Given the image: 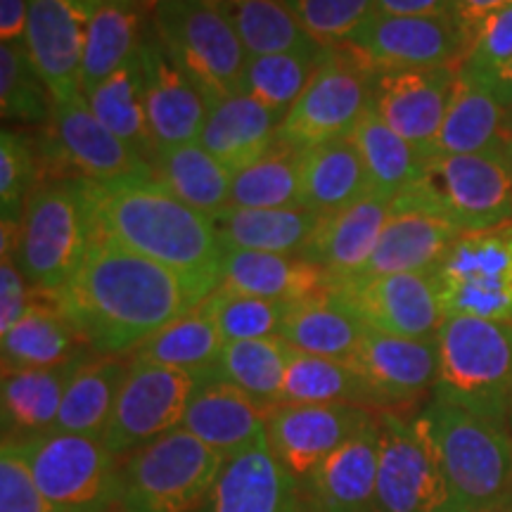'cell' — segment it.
Segmentation results:
<instances>
[{"instance_id":"obj_1","label":"cell","mask_w":512,"mask_h":512,"mask_svg":"<svg viewBox=\"0 0 512 512\" xmlns=\"http://www.w3.org/2000/svg\"><path fill=\"white\" fill-rule=\"evenodd\" d=\"M209 294L171 268L93 240L79 273L53 294L95 354L131 356Z\"/></svg>"},{"instance_id":"obj_2","label":"cell","mask_w":512,"mask_h":512,"mask_svg":"<svg viewBox=\"0 0 512 512\" xmlns=\"http://www.w3.org/2000/svg\"><path fill=\"white\" fill-rule=\"evenodd\" d=\"M81 181L93 238L171 268L207 294L221 287L226 247L211 216L157 181Z\"/></svg>"},{"instance_id":"obj_3","label":"cell","mask_w":512,"mask_h":512,"mask_svg":"<svg viewBox=\"0 0 512 512\" xmlns=\"http://www.w3.org/2000/svg\"><path fill=\"white\" fill-rule=\"evenodd\" d=\"M456 512H512V432L441 399L415 415Z\"/></svg>"},{"instance_id":"obj_4","label":"cell","mask_w":512,"mask_h":512,"mask_svg":"<svg viewBox=\"0 0 512 512\" xmlns=\"http://www.w3.org/2000/svg\"><path fill=\"white\" fill-rule=\"evenodd\" d=\"M439 375L432 396L510 427L512 323L448 313L437 332Z\"/></svg>"},{"instance_id":"obj_5","label":"cell","mask_w":512,"mask_h":512,"mask_svg":"<svg viewBox=\"0 0 512 512\" xmlns=\"http://www.w3.org/2000/svg\"><path fill=\"white\" fill-rule=\"evenodd\" d=\"M392 211L437 216L463 233L503 226L512 221V171L505 150L427 159L418 181L394 197Z\"/></svg>"},{"instance_id":"obj_6","label":"cell","mask_w":512,"mask_h":512,"mask_svg":"<svg viewBox=\"0 0 512 512\" xmlns=\"http://www.w3.org/2000/svg\"><path fill=\"white\" fill-rule=\"evenodd\" d=\"M93 223L79 178L46 181L31 192L12 259L41 294L64 290L93 245Z\"/></svg>"},{"instance_id":"obj_7","label":"cell","mask_w":512,"mask_h":512,"mask_svg":"<svg viewBox=\"0 0 512 512\" xmlns=\"http://www.w3.org/2000/svg\"><path fill=\"white\" fill-rule=\"evenodd\" d=\"M226 460L188 430L147 441L119 467L121 512H195L211 491Z\"/></svg>"},{"instance_id":"obj_8","label":"cell","mask_w":512,"mask_h":512,"mask_svg":"<svg viewBox=\"0 0 512 512\" xmlns=\"http://www.w3.org/2000/svg\"><path fill=\"white\" fill-rule=\"evenodd\" d=\"M152 27L166 55L209 102L245 93L249 53L211 0H155Z\"/></svg>"},{"instance_id":"obj_9","label":"cell","mask_w":512,"mask_h":512,"mask_svg":"<svg viewBox=\"0 0 512 512\" xmlns=\"http://www.w3.org/2000/svg\"><path fill=\"white\" fill-rule=\"evenodd\" d=\"M41 183L83 178L93 183L155 181V169L95 117L88 100L55 102L36 140Z\"/></svg>"},{"instance_id":"obj_10","label":"cell","mask_w":512,"mask_h":512,"mask_svg":"<svg viewBox=\"0 0 512 512\" xmlns=\"http://www.w3.org/2000/svg\"><path fill=\"white\" fill-rule=\"evenodd\" d=\"M375 72L344 46L323 48L309 86L287 110L278 128V143L292 150L349 138L373 107Z\"/></svg>"},{"instance_id":"obj_11","label":"cell","mask_w":512,"mask_h":512,"mask_svg":"<svg viewBox=\"0 0 512 512\" xmlns=\"http://www.w3.org/2000/svg\"><path fill=\"white\" fill-rule=\"evenodd\" d=\"M34 479L55 512L117 508L119 456L102 437L46 432L19 439Z\"/></svg>"},{"instance_id":"obj_12","label":"cell","mask_w":512,"mask_h":512,"mask_svg":"<svg viewBox=\"0 0 512 512\" xmlns=\"http://www.w3.org/2000/svg\"><path fill=\"white\" fill-rule=\"evenodd\" d=\"M446 316L512 323V221L465 233L434 271Z\"/></svg>"},{"instance_id":"obj_13","label":"cell","mask_w":512,"mask_h":512,"mask_svg":"<svg viewBox=\"0 0 512 512\" xmlns=\"http://www.w3.org/2000/svg\"><path fill=\"white\" fill-rule=\"evenodd\" d=\"M373 512H456L446 477L415 415L380 411Z\"/></svg>"},{"instance_id":"obj_14","label":"cell","mask_w":512,"mask_h":512,"mask_svg":"<svg viewBox=\"0 0 512 512\" xmlns=\"http://www.w3.org/2000/svg\"><path fill=\"white\" fill-rule=\"evenodd\" d=\"M209 380L214 377H200L131 358L112 420L102 439L121 458L147 441L176 430L183 425L192 396Z\"/></svg>"},{"instance_id":"obj_15","label":"cell","mask_w":512,"mask_h":512,"mask_svg":"<svg viewBox=\"0 0 512 512\" xmlns=\"http://www.w3.org/2000/svg\"><path fill=\"white\" fill-rule=\"evenodd\" d=\"M375 413L351 403H278L266 415L268 448L302 491Z\"/></svg>"},{"instance_id":"obj_16","label":"cell","mask_w":512,"mask_h":512,"mask_svg":"<svg viewBox=\"0 0 512 512\" xmlns=\"http://www.w3.org/2000/svg\"><path fill=\"white\" fill-rule=\"evenodd\" d=\"M370 72L458 67L465 60V36L456 17L375 15L344 43Z\"/></svg>"},{"instance_id":"obj_17","label":"cell","mask_w":512,"mask_h":512,"mask_svg":"<svg viewBox=\"0 0 512 512\" xmlns=\"http://www.w3.org/2000/svg\"><path fill=\"white\" fill-rule=\"evenodd\" d=\"M330 290L368 328L384 335L430 339L446 318L434 271L349 278L332 283Z\"/></svg>"},{"instance_id":"obj_18","label":"cell","mask_w":512,"mask_h":512,"mask_svg":"<svg viewBox=\"0 0 512 512\" xmlns=\"http://www.w3.org/2000/svg\"><path fill=\"white\" fill-rule=\"evenodd\" d=\"M95 0H31L24 48L55 102L79 98L86 31Z\"/></svg>"},{"instance_id":"obj_19","label":"cell","mask_w":512,"mask_h":512,"mask_svg":"<svg viewBox=\"0 0 512 512\" xmlns=\"http://www.w3.org/2000/svg\"><path fill=\"white\" fill-rule=\"evenodd\" d=\"M347 363L373 389L380 411H403L437 384L439 342L368 328Z\"/></svg>"},{"instance_id":"obj_20","label":"cell","mask_w":512,"mask_h":512,"mask_svg":"<svg viewBox=\"0 0 512 512\" xmlns=\"http://www.w3.org/2000/svg\"><path fill=\"white\" fill-rule=\"evenodd\" d=\"M458 72V67H432L375 74L373 110L415 147L422 162L430 159Z\"/></svg>"},{"instance_id":"obj_21","label":"cell","mask_w":512,"mask_h":512,"mask_svg":"<svg viewBox=\"0 0 512 512\" xmlns=\"http://www.w3.org/2000/svg\"><path fill=\"white\" fill-rule=\"evenodd\" d=\"M138 60L147 124L157 152L197 143L209 114V100L166 55L157 36H143Z\"/></svg>"},{"instance_id":"obj_22","label":"cell","mask_w":512,"mask_h":512,"mask_svg":"<svg viewBox=\"0 0 512 512\" xmlns=\"http://www.w3.org/2000/svg\"><path fill=\"white\" fill-rule=\"evenodd\" d=\"M302 491L268 448V441L223 463L219 479L195 512H297Z\"/></svg>"},{"instance_id":"obj_23","label":"cell","mask_w":512,"mask_h":512,"mask_svg":"<svg viewBox=\"0 0 512 512\" xmlns=\"http://www.w3.org/2000/svg\"><path fill=\"white\" fill-rule=\"evenodd\" d=\"M392 216V202L370 192L349 207L320 216L299 256L328 271L332 283L354 278L366 268Z\"/></svg>"},{"instance_id":"obj_24","label":"cell","mask_w":512,"mask_h":512,"mask_svg":"<svg viewBox=\"0 0 512 512\" xmlns=\"http://www.w3.org/2000/svg\"><path fill=\"white\" fill-rule=\"evenodd\" d=\"M268 411L264 403L214 377L192 396L181 427L228 460L266 439Z\"/></svg>"},{"instance_id":"obj_25","label":"cell","mask_w":512,"mask_h":512,"mask_svg":"<svg viewBox=\"0 0 512 512\" xmlns=\"http://www.w3.org/2000/svg\"><path fill=\"white\" fill-rule=\"evenodd\" d=\"M380 467V413L318 467L302 494L328 512H373Z\"/></svg>"},{"instance_id":"obj_26","label":"cell","mask_w":512,"mask_h":512,"mask_svg":"<svg viewBox=\"0 0 512 512\" xmlns=\"http://www.w3.org/2000/svg\"><path fill=\"white\" fill-rule=\"evenodd\" d=\"M283 117V112L271 110L247 93L214 100L209 102L200 145L235 176L273 150Z\"/></svg>"},{"instance_id":"obj_27","label":"cell","mask_w":512,"mask_h":512,"mask_svg":"<svg viewBox=\"0 0 512 512\" xmlns=\"http://www.w3.org/2000/svg\"><path fill=\"white\" fill-rule=\"evenodd\" d=\"M221 287L252 297L297 304L328 292L332 278L328 271L297 254L226 249Z\"/></svg>"},{"instance_id":"obj_28","label":"cell","mask_w":512,"mask_h":512,"mask_svg":"<svg viewBox=\"0 0 512 512\" xmlns=\"http://www.w3.org/2000/svg\"><path fill=\"white\" fill-rule=\"evenodd\" d=\"M463 235V230L437 216L420 214V211L394 214L384 226L366 268L354 278L437 271V266Z\"/></svg>"},{"instance_id":"obj_29","label":"cell","mask_w":512,"mask_h":512,"mask_svg":"<svg viewBox=\"0 0 512 512\" xmlns=\"http://www.w3.org/2000/svg\"><path fill=\"white\" fill-rule=\"evenodd\" d=\"M0 349L3 370L55 368L93 351L60 304L41 292H36L27 313L0 335Z\"/></svg>"},{"instance_id":"obj_30","label":"cell","mask_w":512,"mask_h":512,"mask_svg":"<svg viewBox=\"0 0 512 512\" xmlns=\"http://www.w3.org/2000/svg\"><path fill=\"white\" fill-rule=\"evenodd\" d=\"M93 354L95 351H86L55 368L3 370V437L29 439L53 432L69 382Z\"/></svg>"},{"instance_id":"obj_31","label":"cell","mask_w":512,"mask_h":512,"mask_svg":"<svg viewBox=\"0 0 512 512\" xmlns=\"http://www.w3.org/2000/svg\"><path fill=\"white\" fill-rule=\"evenodd\" d=\"M510 140L505 128V107L482 83L458 72L446 117L434 140L430 159L446 155H482L503 152Z\"/></svg>"},{"instance_id":"obj_32","label":"cell","mask_w":512,"mask_h":512,"mask_svg":"<svg viewBox=\"0 0 512 512\" xmlns=\"http://www.w3.org/2000/svg\"><path fill=\"white\" fill-rule=\"evenodd\" d=\"M318 211L294 209H245L228 207L211 216L226 249L247 252L302 254L320 223Z\"/></svg>"},{"instance_id":"obj_33","label":"cell","mask_w":512,"mask_h":512,"mask_svg":"<svg viewBox=\"0 0 512 512\" xmlns=\"http://www.w3.org/2000/svg\"><path fill=\"white\" fill-rule=\"evenodd\" d=\"M368 325L335 292L292 304L280 337L304 354L349 361Z\"/></svg>"},{"instance_id":"obj_34","label":"cell","mask_w":512,"mask_h":512,"mask_svg":"<svg viewBox=\"0 0 512 512\" xmlns=\"http://www.w3.org/2000/svg\"><path fill=\"white\" fill-rule=\"evenodd\" d=\"M131 358L93 354L69 382L53 432L102 437L117 406Z\"/></svg>"},{"instance_id":"obj_35","label":"cell","mask_w":512,"mask_h":512,"mask_svg":"<svg viewBox=\"0 0 512 512\" xmlns=\"http://www.w3.org/2000/svg\"><path fill=\"white\" fill-rule=\"evenodd\" d=\"M370 195L361 157L351 138L302 152V207L332 214Z\"/></svg>"},{"instance_id":"obj_36","label":"cell","mask_w":512,"mask_h":512,"mask_svg":"<svg viewBox=\"0 0 512 512\" xmlns=\"http://www.w3.org/2000/svg\"><path fill=\"white\" fill-rule=\"evenodd\" d=\"M223 347H226V337L221 335L207 306L200 304L197 309L166 325L164 330H159L145 344H140L131 358L185 370V373L200 377H216Z\"/></svg>"},{"instance_id":"obj_37","label":"cell","mask_w":512,"mask_h":512,"mask_svg":"<svg viewBox=\"0 0 512 512\" xmlns=\"http://www.w3.org/2000/svg\"><path fill=\"white\" fill-rule=\"evenodd\" d=\"M140 41V12L136 0H102L95 8L86 31L81 62V93L86 98L102 81L119 72L133 55Z\"/></svg>"},{"instance_id":"obj_38","label":"cell","mask_w":512,"mask_h":512,"mask_svg":"<svg viewBox=\"0 0 512 512\" xmlns=\"http://www.w3.org/2000/svg\"><path fill=\"white\" fill-rule=\"evenodd\" d=\"M351 143L356 145L363 169H366L370 192L392 202L401 190L418 181L425 171V162L415 147L401 138L373 107L363 114L351 131Z\"/></svg>"},{"instance_id":"obj_39","label":"cell","mask_w":512,"mask_h":512,"mask_svg":"<svg viewBox=\"0 0 512 512\" xmlns=\"http://www.w3.org/2000/svg\"><path fill=\"white\" fill-rule=\"evenodd\" d=\"M152 169L171 195L202 214L214 216L230 204L233 174L204 150L200 140L159 152Z\"/></svg>"},{"instance_id":"obj_40","label":"cell","mask_w":512,"mask_h":512,"mask_svg":"<svg viewBox=\"0 0 512 512\" xmlns=\"http://www.w3.org/2000/svg\"><path fill=\"white\" fill-rule=\"evenodd\" d=\"M86 100L95 117L110 128L114 136L131 145L150 166H155L159 152L152 140L150 124H147L138 53L119 72L102 81L93 93H88Z\"/></svg>"},{"instance_id":"obj_41","label":"cell","mask_w":512,"mask_h":512,"mask_svg":"<svg viewBox=\"0 0 512 512\" xmlns=\"http://www.w3.org/2000/svg\"><path fill=\"white\" fill-rule=\"evenodd\" d=\"M228 19L249 55L320 48L285 0H211Z\"/></svg>"},{"instance_id":"obj_42","label":"cell","mask_w":512,"mask_h":512,"mask_svg":"<svg viewBox=\"0 0 512 512\" xmlns=\"http://www.w3.org/2000/svg\"><path fill=\"white\" fill-rule=\"evenodd\" d=\"M292 356L294 347H290L283 337L226 342L216 377L273 408L280 403Z\"/></svg>"},{"instance_id":"obj_43","label":"cell","mask_w":512,"mask_h":512,"mask_svg":"<svg viewBox=\"0 0 512 512\" xmlns=\"http://www.w3.org/2000/svg\"><path fill=\"white\" fill-rule=\"evenodd\" d=\"M280 403H351L380 413L373 389L347 361L294 349Z\"/></svg>"},{"instance_id":"obj_44","label":"cell","mask_w":512,"mask_h":512,"mask_svg":"<svg viewBox=\"0 0 512 512\" xmlns=\"http://www.w3.org/2000/svg\"><path fill=\"white\" fill-rule=\"evenodd\" d=\"M230 207H302V152L275 143L266 157H261L259 162L233 176Z\"/></svg>"},{"instance_id":"obj_45","label":"cell","mask_w":512,"mask_h":512,"mask_svg":"<svg viewBox=\"0 0 512 512\" xmlns=\"http://www.w3.org/2000/svg\"><path fill=\"white\" fill-rule=\"evenodd\" d=\"M323 48L290 53L249 55L245 67V93L275 112L287 114L316 72Z\"/></svg>"},{"instance_id":"obj_46","label":"cell","mask_w":512,"mask_h":512,"mask_svg":"<svg viewBox=\"0 0 512 512\" xmlns=\"http://www.w3.org/2000/svg\"><path fill=\"white\" fill-rule=\"evenodd\" d=\"M55 100L24 43L0 46V114L5 121L19 124H46Z\"/></svg>"},{"instance_id":"obj_47","label":"cell","mask_w":512,"mask_h":512,"mask_svg":"<svg viewBox=\"0 0 512 512\" xmlns=\"http://www.w3.org/2000/svg\"><path fill=\"white\" fill-rule=\"evenodd\" d=\"M219 325L226 342H242V339H264L280 337L283 323L290 313V302H275V299L252 297L219 287L202 302Z\"/></svg>"},{"instance_id":"obj_48","label":"cell","mask_w":512,"mask_h":512,"mask_svg":"<svg viewBox=\"0 0 512 512\" xmlns=\"http://www.w3.org/2000/svg\"><path fill=\"white\" fill-rule=\"evenodd\" d=\"M41 185L36 143L15 128L0 133V211L3 221L19 223L29 195Z\"/></svg>"},{"instance_id":"obj_49","label":"cell","mask_w":512,"mask_h":512,"mask_svg":"<svg viewBox=\"0 0 512 512\" xmlns=\"http://www.w3.org/2000/svg\"><path fill=\"white\" fill-rule=\"evenodd\" d=\"M320 48L342 46L375 15V0H285Z\"/></svg>"},{"instance_id":"obj_50","label":"cell","mask_w":512,"mask_h":512,"mask_svg":"<svg viewBox=\"0 0 512 512\" xmlns=\"http://www.w3.org/2000/svg\"><path fill=\"white\" fill-rule=\"evenodd\" d=\"M0 512H55L38 489L19 439L3 437L0 448Z\"/></svg>"},{"instance_id":"obj_51","label":"cell","mask_w":512,"mask_h":512,"mask_svg":"<svg viewBox=\"0 0 512 512\" xmlns=\"http://www.w3.org/2000/svg\"><path fill=\"white\" fill-rule=\"evenodd\" d=\"M512 60V5L494 12L472 31L460 72L484 79Z\"/></svg>"},{"instance_id":"obj_52","label":"cell","mask_w":512,"mask_h":512,"mask_svg":"<svg viewBox=\"0 0 512 512\" xmlns=\"http://www.w3.org/2000/svg\"><path fill=\"white\" fill-rule=\"evenodd\" d=\"M36 290L12 256L0 259V335H5L34 302Z\"/></svg>"},{"instance_id":"obj_53","label":"cell","mask_w":512,"mask_h":512,"mask_svg":"<svg viewBox=\"0 0 512 512\" xmlns=\"http://www.w3.org/2000/svg\"><path fill=\"white\" fill-rule=\"evenodd\" d=\"M456 0H375L377 15L439 17L453 15Z\"/></svg>"},{"instance_id":"obj_54","label":"cell","mask_w":512,"mask_h":512,"mask_svg":"<svg viewBox=\"0 0 512 512\" xmlns=\"http://www.w3.org/2000/svg\"><path fill=\"white\" fill-rule=\"evenodd\" d=\"M510 5L512 0H456L453 17H456L460 31H463L465 43L470 41L472 31H475L486 17L503 8H510Z\"/></svg>"},{"instance_id":"obj_55","label":"cell","mask_w":512,"mask_h":512,"mask_svg":"<svg viewBox=\"0 0 512 512\" xmlns=\"http://www.w3.org/2000/svg\"><path fill=\"white\" fill-rule=\"evenodd\" d=\"M31 0H0V38L3 43H24Z\"/></svg>"},{"instance_id":"obj_56","label":"cell","mask_w":512,"mask_h":512,"mask_svg":"<svg viewBox=\"0 0 512 512\" xmlns=\"http://www.w3.org/2000/svg\"><path fill=\"white\" fill-rule=\"evenodd\" d=\"M475 81L482 83L486 91L494 95L503 107H508L512 102V60L508 64H503L501 69H496V72L484 76V79H475Z\"/></svg>"},{"instance_id":"obj_57","label":"cell","mask_w":512,"mask_h":512,"mask_svg":"<svg viewBox=\"0 0 512 512\" xmlns=\"http://www.w3.org/2000/svg\"><path fill=\"white\" fill-rule=\"evenodd\" d=\"M297 512H328V510L318 508L316 503L309 501V498H306V496L302 494V501H299V510H297Z\"/></svg>"},{"instance_id":"obj_58","label":"cell","mask_w":512,"mask_h":512,"mask_svg":"<svg viewBox=\"0 0 512 512\" xmlns=\"http://www.w3.org/2000/svg\"><path fill=\"white\" fill-rule=\"evenodd\" d=\"M505 128H508V133L512 136V102L505 107Z\"/></svg>"},{"instance_id":"obj_59","label":"cell","mask_w":512,"mask_h":512,"mask_svg":"<svg viewBox=\"0 0 512 512\" xmlns=\"http://www.w3.org/2000/svg\"><path fill=\"white\" fill-rule=\"evenodd\" d=\"M505 157H508V164H510V171H512V136L508 143H505Z\"/></svg>"},{"instance_id":"obj_60","label":"cell","mask_w":512,"mask_h":512,"mask_svg":"<svg viewBox=\"0 0 512 512\" xmlns=\"http://www.w3.org/2000/svg\"><path fill=\"white\" fill-rule=\"evenodd\" d=\"M510 432H512V420H510Z\"/></svg>"},{"instance_id":"obj_61","label":"cell","mask_w":512,"mask_h":512,"mask_svg":"<svg viewBox=\"0 0 512 512\" xmlns=\"http://www.w3.org/2000/svg\"><path fill=\"white\" fill-rule=\"evenodd\" d=\"M95 3H102V0H95Z\"/></svg>"},{"instance_id":"obj_62","label":"cell","mask_w":512,"mask_h":512,"mask_svg":"<svg viewBox=\"0 0 512 512\" xmlns=\"http://www.w3.org/2000/svg\"><path fill=\"white\" fill-rule=\"evenodd\" d=\"M510 420H512V411H510Z\"/></svg>"}]
</instances>
